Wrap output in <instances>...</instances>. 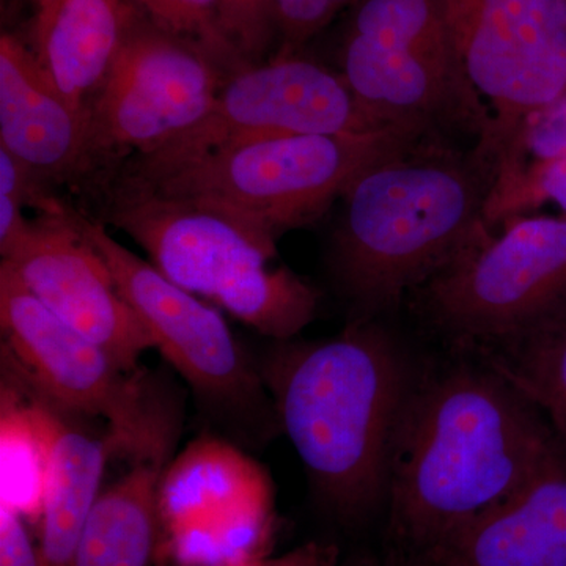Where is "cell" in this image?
<instances>
[{
    "mask_svg": "<svg viewBox=\"0 0 566 566\" xmlns=\"http://www.w3.org/2000/svg\"><path fill=\"white\" fill-rule=\"evenodd\" d=\"M558 441L545 412L493 365L417 382L390 468V536L415 560L515 493Z\"/></svg>",
    "mask_w": 566,
    "mask_h": 566,
    "instance_id": "6da1fadb",
    "label": "cell"
},
{
    "mask_svg": "<svg viewBox=\"0 0 566 566\" xmlns=\"http://www.w3.org/2000/svg\"><path fill=\"white\" fill-rule=\"evenodd\" d=\"M494 170L444 134L424 132L354 178L331 243L353 319L394 311L493 230Z\"/></svg>",
    "mask_w": 566,
    "mask_h": 566,
    "instance_id": "7a4b0ae2",
    "label": "cell"
},
{
    "mask_svg": "<svg viewBox=\"0 0 566 566\" xmlns=\"http://www.w3.org/2000/svg\"><path fill=\"white\" fill-rule=\"evenodd\" d=\"M279 428L324 504L359 520L386 504L398 433L417 382L376 319L318 342L283 340L260 370Z\"/></svg>",
    "mask_w": 566,
    "mask_h": 566,
    "instance_id": "3957f363",
    "label": "cell"
},
{
    "mask_svg": "<svg viewBox=\"0 0 566 566\" xmlns=\"http://www.w3.org/2000/svg\"><path fill=\"white\" fill-rule=\"evenodd\" d=\"M106 219L150 256L170 282L274 340L314 319L318 293L286 266L277 241L208 205L114 178Z\"/></svg>",
    "mask_w": 566,
    "mask_h": 566,
    "instance_id": "277c9868",
    "label": "cell"
},
{
    "mask_svg": "<svg viewBox=\"0 0 566 566\" xmlns=\"http://www.w3.org/2000/svg\"><path fill=\"white\" fill-rule=\"evenodd\" d=\"M424 132L430 129L390 126L371 133L275 134L218 148L153 180L117 178L208 205L277 241L322 218L357 175Z\"/></svg>",
    "mask_w": 566,
    "mask_h": 566,
    "instance_id": "5b68a950",
    "label": "cell"
},
{
    "mask_svg": "<svg viewBox=\"0 0 566 566\" xmlns=\"http://www.w3.org/2000/svg\"><path fill=\"white\" fill-rule=\"evenodd\" d=\"M338 63L356 102L382 125L471 137L474 147L490 133L438 0H357Z\"/></svg>",
    "mask_w": 566,
    "mask_h": 566,
    "instance_id": "8992f818",
    "label": "cell"
},
{
    "mask_svg": "<svg viewBox=\"0 0 566 566\" xmlns=\"http://www.w3.org/2000/svg\"><path fill=\"white\" fill-rule=\"evenodd\" d=\"M0 323L17 370L61 411L106 420L111 453L132 461L169 457L172 416L142 379L52 314L3 264Z\"/></svg>",
    "mask_w": 566,
    "mask_h": 566,
    "instance_id": "52a82bcc",
    "label": "cell"
},
{
    "mask_svg": "<svg viewBox=\"0 0 566 566\" xmlns=\"http://www.w3.org/2000/svg\"><path fill=\"white\" fill-rule=\"evenodd\" d=\"M417 312L460 344L488 348L566 303V214L520 216L412 293Z\"/></svg>",
    "mask_w": 566,
    "mask_h": 566,
    "instance_id": "ba28073f",
    "label": "cell"
},
{
    "mask_svg": "<svg viewBox=\"0 0 566 566\" xmlns=\"http://www.w3.org/2000/svg\"><path fill=\"white\" fill-rule=\"evenodd\" d=\"M69 218L109 268L155 348L180 371L199 400L253 438L279 428L262 375L249 363L223 316L115 241L102 222L71 207Z\"/></svg>",
    "mask_w": 566,
    "mask_h": 566,
    "instance_id": "9c48e42d",
    "label": "cell"
},
{
    "mask_svg": "<svg viewBox=\"0 0 566 566\" xmlns=\"http://www.w3.org/2000/svg\"><path fill=\"white\" fill-rule=\"evenodd\" d=\"M491 117L474 150L495 172L520 126L566 92V0H438Z\"/></svg>",
    "mask_w": 566,
    "mask_h": 566,
    "instance_id": "30bf717a",
    "label": "cell"
},
{
    "mask_svg": "<svg viewBox=\"0 0 566 566\" xmlns=\"http://www.w3.org/2000/svg\"><path fill=\"white\" fill-rule=\"evenodd\" d=\"M385 128L390 126L363 109L338 71L300 55L273 57L230 74L199 125L161 150L136 159L118 175L153 180L207 153L255 137L371 133Z\"/></svg>",
    "mask_w": 566,
    "mask_h": 566,
    "instance_id": "8fae6325",
    "label": "cell"
},
{
    "mask_svg": "<svg viewBox=\"0 0 566 566\" xmlns=\"http://www.w3.org/2000/svg\"><path fill=\"white\" fill-rule=\"evenodd\" d=\"M230 74L202 48L142 18L91 107L96 169L150 156L199 125Z\"/></svg>",
    "mask_w": 566,
    "mask_h": 566,
    "instance_id": "7c38bea8",
    "label": "cell"
},
{
    "mask_svg": "<svg viewBox=\"0 0 566 566\" xmlns=\"http://www.w3.org/2000/svg\"><path fill=\"white\" fill-rule=\"evenodd\" d=\"M271 479L230 442L202 438L164 469L158 556L174 566H227L268 556Z\"/></svg>",
    "mask_w": 566,
    "mask_h": 566,
    "instance_id": "4fadbf2b",
    "label": "cell"
},
{
    "mask_svg": "<svg viewBox=\"0 0 566 566\" xmlns=\"http://www.w3.org/2000/svg\"><path fill=\"white\" fill-rule=\"evenodd\" d=\"M69 210L70 205L63 214L29 222L2 264L52 314L136 374L139 357L155 342L99 253L74 229Z\"/></svg>",
    "mask_w": 566,
    "mask_h": 566,
    "instance_id": "5bb4252c",
    "label": "cell"
},
{
    "mask_svg": "<svg viewBox=\"0 0 566 566\" xmlns=\"http://www.w3.org/2000/svg\"><path fill=\"white\" fill-rule=\"evenodd\" d=\"M409 566H566V439L515 493Z\"/></svg>",
    "mask_w": 566,
    "mask_h": 566,
    "instance_id": "9a60e30c",
    "label": "cell"
},
{
    "mask_svg": "<svg viewBox=\"0 0 566 566\" xmlns=\"http://www.w3.org/2000/svg\"><path fill=\"white\" fill-rule=\"evenodd\" d=\"M0 147L48 182L95 172L91 117L48 80L28 43L0 39Z\"/></svg>",
    "mask_w": 566,
    "mask_h": 566,
    "instance_id": "2e32d148",
    "label": "cell"
},
{
    "mask_svg": "<svg viewBox=\"0 0 566 566\" xmlns=\"http://www.w3.org/2000/svg\"><path fill=\"white\" fill-rule=\"evenodd\" d=\"M31 48L48 80L76 109L91 107L142 21L134 0H32Z\"/></svg>",
    "mask_w": 566,
    "mask_h": 566,
    "instance_id": "e0dca14e",
    "label": "cell"
},
{
    "mask_svg": "<svg viewBox=\"0 0 566 566\" xmlns=\"http://www.w3.org/2000/svg\"><path fill=\"white\" fill-rule=\"evenodd\" d=\"M167 457L133 461L99 491L71 566H155L159 551V485Z\"/></svg>",
    "mask_w": 566,
    "mask_h": 566,
    "instance_id": "ac0fdd59",
    "label": "cell"
},
{
    "mask_svg": "<svg viewBox=\"0 0 566 566\" xmlns=\"http://www.w3.org/2000/svg\"><path fill=\"white\" fill-rule=\"evenodd\" d=\"M52 405V403H51ZM52 416L50 474L40 513L41 566H71L102 485L109 442Z\"/></svg>",
    "mask_w": 566,
    "mask_h": 566,
    "instance_id": "d6986e66",
    "label": "cell"
},
{
    "mask_svg": "<svg viewBox=\"0 0 566 566\" xmlns=\"http://www.w3.org/2000/svg\"><path fill=\"white\" fill-rule=\"evenodd\" d=\"M29 401L2 392V502L40 517L50 474L54 408L39 392Z\"/></svg>",
    "mask_w": 566,
    "mask_h": 566,
    "instance_id": "ffe728a7",
    "label": "cell"
},
{
    "mask_svg": "<svg viewBox=\"0 0 566 566\" xmlns=\"http://www.w3.org/2000/svg\"><path fill=\"white\" fill-rule=\"evenodd\" d=\"M482 349L566 439V303L526 333Z\"/></svg>",
    "mask_w": 566,
    "mask_h": 566,
    "instance_id": "44dd1931",
    "label": "cell"
},
{
    "mask_svg": "<svg viewBox=\"0 0 566 566\" xmlns=\"http://www.w3.org/2000/svg\"><path fill=\"white\" fill-rule=\"evenodd\" d=\"M163 31L202 48L230 73L252 65L227 35L219 0H134Z\"/></svg>",
    "mask_w": 566,
    "mask_h": 566,
    "instance_id": "7402d4cb",
    "label": "cell"
},
{
    "mask_svg": "<svg viewBox=\"0 0 566 566\" xmlns=\"http://www.w3.org/2000/svg\"><path fill=\"white\" fill-rule=\"evenodd\" d=\"M546 202L558 205L566 214V151L528 174L513 188L490 197L485 211L488 226H504Z\"/></svg>",
    "mask_w": 566,
    "mask_h": 566,
    "instance_id": "603a6c76",
    "label": "cell"
},
{
    "mask_svg": "<svg viewBox=\"0 0 566 566\" xmlns=\"http://www.w3.org/2000/svg\"><path fill=\"white\" fill-rule=\"evenodd\" d=\"M277 22L279 50L274 57H292L334 18L357 0H271Z\"/></svg>",
    "mask_w": 566,
    "mask_h": 566,
    "instance_id": "cb8c5ba5",
    "label": "cell"
},
{
    "mask_svg": "<svg viewBox=\"0 0 566 566\" xmlns=\"http://www.w3.org/2000/svg\"><path fill=\"white\" fill-rule=\"evenodd\" d=\"M222 25L249 63H260L279 41L271 0H219Z\"/></svg>",
    "mask_w": 566,
    "mask_h": 566,
    "instance_id": "d4e9b609",
    "label": "cell"
},
{
    "mask_svg": "<svg viewBox=\"0 0 566 566\" xmlns=\"http://www.w3.org/2000/svg\"><path fill=\"white\" fill-rule=\"evenodd\" d=\"M20 510L0 505V566H41L39 543L33 542Z\"/></svg>",
    "mask_w": 566,
    "mask_h": 566,
    "instance_id": "484cf974",
    "label": "cell"
},
{
    "mask_svg": "<svg viewBox=\"0 0 566 566\" xmlns=\"http://www.w3.org/2000/svg\"><path fill=\"white\" fill-rule=\"evenodd\" d=\"M338 553L333 545L305 543L277 557H256L227 566H337Z\"/></svg>",
    "mask_w": 566,
    "mask_h": 566,
    "instance_id": "4316f807",
    "label": "cell"
},
{
    "mask_svg": "<svg viewBox=\"0 0 566 566\" xmlns=\"http://www.w3.org/2000/svg\"><path fill=\"white\" fill-rule=\"evenodd\" d=\"M338 566V565H337ZM356 566H364V565H356Z\"/></svg>",
    "mask_w": 566,
    "mask_h": 566,
    "instance_id": "83f0119b",
    "label": "cell"
}]
</instances>
